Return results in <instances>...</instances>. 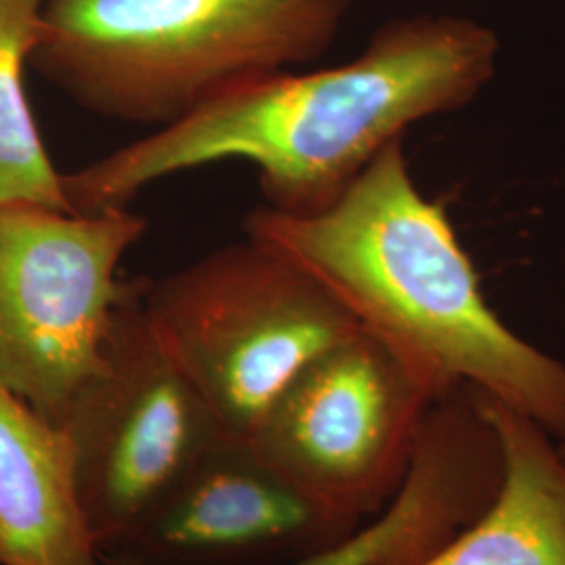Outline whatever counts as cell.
Returning a JSON list of instances; mask_svg holds the SVG:
<instances>
[{"mask_svg":"<svg viewBox=\"0 0 565 565\" xmlns=\"http://www.w3.org/2000/svg\"><path fill=\"white\" fill-rule=\"evenodd\" d=\"M499 57L501 41L482 21L429 13L385 21L354 60L252 82L63 174V189L74 212H99L168 177L242 160L258 170L266 207L312 214L408 128L476 102L497 78Z\"/></svg>","mask_w":565,"mask_h":565,"instance_id":"1","label":"cell"},{"mask_svg":"<svg viewBox=\"0 0 565 565\" xmlns=\"http://www.w3.org/2000/svg\"><path fill=\"white\" fill-rule=\"evenodd\" d=\"M243 228L321 282L438 394L471 385L565 443L564 361L488 303L450 216L413 179L404 139L323 210L260 207Z\"/></svg>","mask_w":565,"mask_h":565,"instance_id":"2","label":"cell"},{"mask_svg":"<svg viewBox=\"0 0 565 565\" xmlns=\"http://www.w3.org/2000/svg\"><path fill=\"white\" fill-rule=\"evenodd\" d=\"M354 0H44L30 67L105 120H186L319 60Z\"/></svg>","mask_w":565,"mask_h":565,"instance_id":"3","label":"cell"},{"mask_svg":"<svg viewBox=\"0 0 565 565\" xmlns=\"http://www.w3.org/2000/svg\"><path fill=\"white\" fill-rule=\"evenodd\" d=\"M142 303L223 436L237 440L308 364L361 329L315 277L249 237L142 282Z\"/></svg>","mask_w":565,"mask_h":565,"instance_id":"4","label":"cell"},{"mask_svg":"<svg viewBox=\"0 0 565 565\" xmlns=\"http://www.w3.org/2000/svg\"><path fill=\"white\" fill-rule=\"evenodd\" d=\"M142 282L124 281L99 366L60 427L102 555L223 438L151 323Z\"/></svg>","mask_w":565,"mask_h":565,"instance_id":"5","label":"cell"},{"mask_svg":"<svg viewBox=\"0 0 565 565\" xmlns=\"http://www.w3.org/2000/svg\"><path fill=\"white\" fill-rule=\"evenodd\" d=\"M440 396L359 329L303 369L247 443L324 515L354 530L401 490Z\"/></svg>","mask_w":565,"mask_h":565,"instance_id":"6","label":"cell"},{"mask_svg":"<svg viewBox=\"0 0 565 565\" xmlns=\"http://www.w3.org/2000/svg\"><path fill=\"white\" fill-rule=\"evenodd\" d=\"M147 226L128 205L0 210V384L57 427L99 366L121 260Z\"/></svg>","mask_w":565,"mask_h":565,"instance_id":"7","label":"cell"},{"mask_svg":"<svg viewBox=\"0 0 565 565\" xmlns=\"http://www.w3.org/2000/svg\"><path fill=\"white\" fill-rule=\"evenodd\" d=\"M348 532L247 440L223 436L103 562L285 565Z\"/></svg>","mask_w":565,"mask_h":565,"instance_id":"8","label":"cell"},{"mask_svg":"<svg viewBox=\"0 0 565 565\" xmlns=\"http://www.w3.org/2000/svg\"><path fill=\"white\" fill-rule=\"evenodd\" d=\"M503 452L482 396L457 385L431 404L401 490L348 534L285 565H424L490 505Z\"/></svg>","mask_w":565,"mask_h":565,"instance_id":"9","label":"cell"},{"mask_svg":"<svg viewBox=\"0 0 565 565\" xmlns=\"http://www.w3.org/2000/svg\"><path fill=\"white\" fill-rule=\"evenodd\" d=\"M0 565H105L67 438L0 384Z\"/></svg>","mask_w":565,"mask_h":565,"instance_id":"10","label":"cell"},{"mask_svg":"<svg viewBox=\"0 0 565 565\" xmlns=\"http://www.w3.org/2000/svg\"><path fill=\"white\" fill-rule=\"evenodd\" d=\"M480 396L501 443V484L482 515L424 565H565L564 440Z\"/></svg>","mask_w":565,"mask_h":565,"instance_id":"11","label":"cell"},{"mask_svg":"<svg viewBox=\"0 0 565 565\" xmlns=\"http://www.w3.org/2000/svg\"><path fill=\"white\" fill-rule=\"evenodd\" d=\"M44 0H0V210L74 212L25 93Z\"/></svg>","mask_w":565,"mask_h":565,"instance_id":"12","label":"cell"},{"mask_svg":"<svg viewBox=\"0 0 565 565\" xmlns=\"http://www.w3.org/2000/svg\"><path fill=\"white\" fill-rule=\"evenodd\" d=\"M564 445H565V443H564Z\"/></svg>","mask_w":565,"mask_h":565,"instance_id":"13","label":"cell"}]
</instances>
